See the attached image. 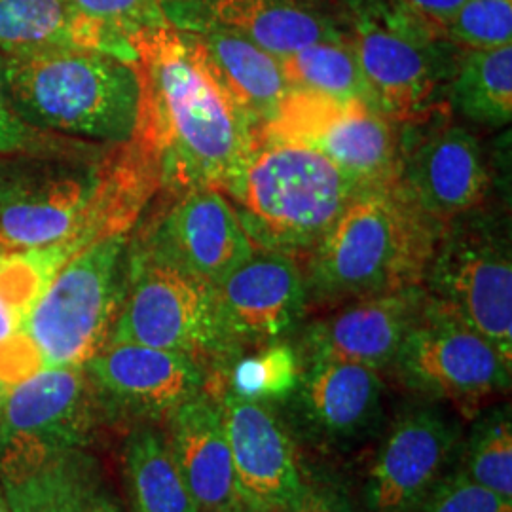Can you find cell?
Wrapping results in <instances>:
<instances>
[{
    "label": "cell",
    "mask_w": 512,
    "mask_h": 512,
    "mask_svg": "<svg viewBox=\"0 0 512 512\" xmlns=\"http://www.w3.org/2000/svg\"><path fill=\"white\" fill-rule=\"evenodd\" d=\"M129 44L141 86L129 143L165 188H219L262 129L222 92L192 31L167 23L131 35Z\"/></svg>",
    "instance_id": "obj_1"
},
{
    "label": "cell",
    "mask_w": 512,
    "mask_h": 512,
    "mask_svg": "<svg viewBox=\"0 0 512 512\" xmlns=\"http://www.w3.org/2000/svg\"><path fill=\"white\" fill-rule=\"evenodd\" d=\"M440 232L399 181L359 190L308 253V302L348 304L421 287Z\"/></svg>",
    "instance_id": "obj_2"
},
{
    "label": "cell",
    "mask_w": 512,
    "mask_h": 512,
    "mask_svg": "<svg viewBox=\"0 0 512 512\" xmlns=\"http://www.w3.org/2000/svg\"><path fill=\"white\" fill-rule=\"evenodd\" d=\"M256 249L308 255L361 190L329 158L258 135L219 188Z\"/></svg>",
    "instance_id": "obj_3"
},
{
    "label": "cell",
    "mask_w": 512,
    "mask_h": 512,
    "mask_svg": "<svg viewBox=\"0 0 512 512\" xmlns=\"http://www.w3.org/2000/svg\"><path fill=\"white\" fill-rule=\"evenodd\" d=\"M8 101L23 124L99 143H129L139 112L133 63L92 50L6 55Z\"/></svg>",
    "instance_id": "obj_4"
},
{
    "label": "cell",
    "mask_w": 512,
    "mask_h": 512,
    "mask_svg": "<svg viewBox=\"0 0 512 512\" xmlns=\"http://www.w3.org/2000/svg\"><path fill=\"white\" fill-rule=\"evenodd\" d=\"M109 344H139L192 357L222 378L239 357L220 321L215 285L139 249L129 260L126 291Z\"/></svg>",
    "instance_id": "obj_5"
},
{
    "label": "cell",
    "mask_w": 512,
    "mask_h": 512,
    "mask_svg": "<svg viewBox=\"0 0 512 512\" xmlns=\"http://www.w3.org/2000/svg\"><path fill=\"white\" fill-rule=\"evenodd\" d=\"M126 234L97 239L69 258L25 317L21 332L44 366H86L109 344L126 291Z\"/></svg>",
    "instance_id": "obj_6"
},
{
    "label": "cell",
    "mask_w": 512,
    "mask_h": 512,
    "mask_svg": "<svg viewBox=\"0 0 512 512\" xmlns=\"http://www.w3.org/2000/svg\"><path fill=\"white\" fill-rule=\"evenodd\" d=\"M423 291L512 363V260L509 236L480 213L446 224Z\"/></svg>",
    "instance_id": "obj_7"
},
{
    "label": "cell",
    "mask_w": 512,
    "mask_h": 512,
    "mask_svg": "<svg viewBox=\"0 0 512 512\" xmlns=\"http://www.w3.org/2000/svg\"><path fill=\"white\" fill-rule=\"evenodd\" d=\"M262 135L313 148L361 190L399 181V124L363 99L291 88Z\"/></svg>",
    "instance_id": "obj_8"
},
{
    "label": "cell",
    "mask_w": 512,
    "mask_h": 512,
    "mask_svg": "<svg viewBox=\"0 0 512 512\" xmlns=\"http://www.w3.org/2000/svg\"><path fill=\"white\" fill-rule=\"evenodd\" d=\"M391 368L408 389L475 418L482 404L511 389L512 363L456 315L425 296Z\"/></svg>",
    "instance_id": "obj_9"
},
{
    "label": "cell",
    "mask_w": 512,
    "mask_h": 512,
    "mask_svg": "<svg viewBox=\"0 0 512 512\" xmlns=\"http://www.w3.org/2000/svg\"><path fill=\"white\" fill-rule=\"evenodd\" d=\"M399 183L444 228L478 213L490 196L492 171L475 133L454 124L440 107L401 129Z\"/></svg>",
    "instance_id": "obj_10"
},
{
    "label": "cell",
    "mask_w": 512,
    "mask_h": 512,
    "mask_svg": "<svg viewBox=\"0 0 512 512\" xmlns=\"http://www.w3.org/2000/svg\"><path fill=\"white\" fill-rule=\"evenodd\" d=\"M374 105L395 124L431 116L437 93L452 78L459 55L448 40H429L403 31L380 16H361L349 38Z\"/></svg>",
    "instance_id": "obj_11"
},
{
    "label": "cell",
    "mask_w": 512,
    "mask_h": 512,
    "mask_svg": "<svg viewBox=\"0 0 512 512\" xmlns=\"http://www.w3.org/2000/svg\"><path fill=\"white\" fill-rule=\"evenodd\" d=\"M220 321L230 344L243 353L283 342L306 313L304 270L296 256L255 249L215 283Z\"/></svg>",
    "instance_id": "obj_12"
},
{
    "label": "cell",
    "mask_w": 512,
    "mask_h": 512,
    "mask_svg": "<svg viewBox=\"0 0 512 512\" xmlns=\"http://www.w3.org/2000/svg\"><path fill=\"white\" fill-rule=\"evenodd\" d=\"M101 408L137 421H165L209 385L192 357L139 344H107L86 365Z\"/></svg>",
    "instance_id": "obj_13"
},
{
    "label": "cell",
    "mask_w": 512,
    "mask_h": 512,
    "mask_svg": "<svg viewBox=\"0 0 512 512\" xmlns=\"http://www.w3.org/2000/svg\"><path fill=\"white\" fill-rule=\"evenodd\" d=\"M459 452V431L439 408H408L380 444L366 476L370 512H412L448 473Z\"/></svg>",
    "instance_id": "obj_14"
},
{
    "label": "cell",
    "mask_w": 512,
    "mask_h": 512,
    "mask_svg": "<svg viewBox=\"0 0 512 512\" xmlns=\"http://www.w3.org/2000/svg\"><path fill=\"white\" fill-rule=\"evenodd\" d=\"M0 484L12 512H122L86 448L2 442Z\"/></svg>",
    "instance_id": "obj_15"
},
{
    "label": "cell",
    "mask_w": 512,
    "mask_h": 512,
    "mask_svg": "<svg viewBox=\"0 0 512 512\" xmlns=\"http://www.w3.org/2000/svg\"><path fill=\"white\" fill-rule=\"evenodd\" d=\"M423 306V287L351 300L306 327L296 346L302 365L330 361L378 372L391 368Z\"/></svg>",
    "instance_id": "obj_16"
},
{
    "label": "cell",
    "mask_w": 512,
    "mask_h": 512,
    "mask_svg": "<svg viewBox=\"0 0 512 512\" xmlns=\"http://www.w3.org/2000/svg\"><path fill=\"white\" fill-rule=\"evenodd\" d=\"M143 249L215 285L253 255L256 247L230 200L217 188L200 186L179 194Z\"/></svg>",
    "instance_id": "obj_17"
},
{
    "label": "cell",
    "mask_w": 512,
    "mask_h": 512,
    "mask_svg": "<svg viewBox=\"0 0 512 512\" xmlns=\"http://www.w3.org/2000/svg\"><path fill=\"white\" fill-rule=\"evenodd\" d=\"M220 391L224 431L243 505L293 511L304 473L287 427L277 420L270 404L243 401Z\"/></svg>",
    "instance_id": "obj_18"
},
{
    "label": "cell",
    "mask_w": 512,
    "mask_h": 512,
    "mask_svg": "<svg viewBox=\"0 0 512 512\" xmlns=\"http://www.w3.org/2000/svg\"><path fill=\"white\" fill-rule=\"evenodd\" d=\"M384 391V380L374 368L319 361L304 365L300 384L285 406L306 439L342 448L374 431L382 416Z\"/></svg>",
    "instance_id": "obj_19"
},
{
    "label": "cell",
    "mask_w": 512,
    "mask_h": 512,
    "mask_svg": "<svg viewBox=\"0 0 512 512\" xmlns=\"http://www.w3.org/2000/svg\"><path fill=\"white\" fill-rule=\"evenodd\" d=\"M169 25L183 31L219 27L283 57L317 42H342L346 33L306 0H162Z\"/></svg>",
    "instance_id": "obj_20"
},
{
    "label": "cell",
    "mask_w": 512,
    "mask_h": 512,
    "mask_svg": "<svg viewBox=\"0 0 512 512\" xmlns=\"http://www.w3.org/2000/svg\"><path fill=\"white\" fill-rule=\"evenodd\" d=\"M101 410L86 366L42 368L8 389L0 414V444L29 440L86 448Z\"/></svg>",
    "instance_id": "obj_21"
},
{
    "label": "cell",
    "mask_w": 512,
    "mask_h": 512,
    "mask_svg": "<svg viewBox=\"0 0 512 512\" xmlns=\"http://www.w3.org/2000/svg\"><path fill=\"white\" fill-rule=\"evenodd\" d=\"M165 440L202 512H243L222 406L207 385L165 420Z\"/></svg>",
    "instance_id": "obj_22"
},
{
    "label": "cell",
    "mask_w": 512,
    "mask_h": 512,
    "mask_svg": "<svg viewBox=\"0 0 512 512\" xmlns=\"http://www.w3.org/2000/svg\"><path fill=\"white\" fill-rule=\"evenodd\" d=\"M57 48L92 50L128 63L135 59L128 38L82 18L67 0H0V52L33 54Z\"/></svg>",
    "instance_id": "obj_23"
},
{
    "label": "cell",
    "mask_w": 512,
    "mask_h": 512,
    "mask_svg": "<svg viewBox=\"0 0 512 512\" xmlns=\"http://www.w3.org/2000/svg\"><path fill=\"white\" fill-rule=\"evenodd\" d=\"M192 33L222 92L255 126L264 128L283 95L291 90L281 73L279 59L251 40L219 27H203Z\"/></svg>",
    "instance_id": "obj_24"
},
{
    "label": "cell",
    "mask_w": 512,
    "mask_h": 512,
    "mask_svg": "<svg viewBox=\"0 0 512 512\" xmlns=\"http://www.w3.org/2000/svg\"><path fill=\"white\" fill-rule=\"evenodd\" d=\"M124 473L133 512H202L171 456L164 431L150 423L129 433Z\"/></svg>",
    "instance_id": "obj_25"
},
{
    "label": "cell",
    "mask_w": 512,
    "mask_h": 512,
    "mask_svg": "<svg viewBox=\"0 0 512 512\" xmlns=\"http://www.w3.org/2000/svg\"><path fill=\"white\" fill-rule=\"evenodd\" d=\"M450 99L475 124L503 128L512 118V44L465 50L450 78Z\"/></svg>",
    "instance_id": "obj_26"
},
{
    "label": "cell",
    "mask_w": 512,
    "mask_h": 512,
    "mask_svg": "<svg viewBox=\"0 0 512 512\" xmlns=\"http://www.w3.org/2000/svg\"><path fill=\"white\" fill-rule=\"evenodd\" d=\"M277 59L289 88L327 93L338 99H363L374 105L349 38L317 42Z\"/></svg>",
    "instance_id": "obj_27"
},
{
    "label": "cell",
    "mask_w": 512,
    "mask_h": 512,
    "mask_svg": "<svg viewBox=\"0 0 512 512\" xmlns=\"http://www.w3.org/2000/svg\"><path fill=\"white\" fill-rule=\"evenodd\" d=\"M298 349L283 342L241 353L222 374L224 391L251 403H285L300 384Z\"/></svg>",
    "instance_id": "obj_28"
},
{
    "label": "cell",
    "mask_w": 512,
    "mask_h": 512,
    "mask_svg": "<svg viewBox=\"0 0 512 512\" xmlns=\"http://www.w3.org/2000/svg\"><path fill=\"white\" fill-rule=\"evenodd\" d=\"M459 471L476 484L512 499V416L509 404L482 408L461 446Z\"/></svg>",
    "instance_id": "obj_29"
},
{
    "label": "cell",
    "mask_w": 512,
    "mask_h": 512,
    "mask_svg": "<svg viewBox=\"0 0 512 512\" xmlns=\"http://www.w3.org/2000/svg\"><path fill=\"white\" fill-rule=\"evenodd\" d=\"M461 50H494L512 44V0H465L446 27Z\"/></svg>",
    "instance_id": "obj_30"
},
{
    "label": "cell",
    "mask_w": 512,
    "mask_h": 512,
    "mask_svg": "<svg viewBox=\"0 0 512 512\" xmlns=\"http://www.w3.org/2000/svg\"><path fill=\"white\" fill-rule=\"evenodd\" d=\"M82 18L92 19L112 33L126 37L167 25L162 0H67Z\"/></svg>",
    "instance_id": "obj_31"
},
{
    "label": "cell",
    "mask_w": 512,
    "mask_h": 512,
    "mask_svg": "<svg viewBox=\"0 0 512 512\" xmlns=\"http://www.w3.org/2000/svg\"><path fill=\"white\" fill-rule=\"evenodd\" d=\"M412 512H512V499L482 488L454 469L440 478Z\"/></svg>",
    "instance_id": "obj_32"
},
{
    "label": "cell",
    "mask_w": 512,
    "mask_h": 512,
    "mask_svg": "<svg viewBox=\"0 0 512 512\" xmlns=\"http://www.w3.org/2000/svg\"><path fill=\"white\" fill-rule=\"evenodd\" d=\"M387 23L429 40H446V27L465 0H384Z\"/></svg>",
    "instance_id": "obj_33"
},
{
    "label": "cell",
    "mask_w": 512,
    "mask_h": 512,
    "mask_svg": "<svg viewBox=\"0 0 512 512\" xmlns=\"http://www.w3.org/2000/svg\"><path fill=\"white\" fill-rule=\"evenodd\" d=\"M42 368H46L44 361L25 332L16 330L0 342V385L10 389Z\"/></svg>",
    "instance_id": "obj_34"
},
{
    "label": "cell",
    "mask_w": 512,
    "mask_h": 512,
    "mask_svg": "<svg viewBox=\"0 0 512 512\" xmlns=\"http://www.w3.org/2000/svg\"><path fill=\"white\" fill-rule=\"evenodd\" d=\"M291 512H359L346 490L323 476L304 475V486Z\"/></svg>",
    "instance_id": "obj_35"
},
{
    "label": "cell",
    "mask_w": 512,
    "mask_h": 512,
    "mask_svg": "<svg viewBox=\"0 0 512 512\" xmlns=\"http://www.w3.org/2000/svg\"><path fill=\"white\" fill-rule=\"evenodd\" d=\"M2 82H4V74L0 69V154L18 150L25 143V137H27V131H25L27 128L12 109Z\"/></svg>",
    "instance_id": "obj_36"
},
{
    "label": "cell",
    "mask_w": 512,
    "mask_h": 512,
    "mask_svg": "<svg viewBox=\"0 0 512 512\" xmlns=\"http://www.w3.org/2000/svg\"><path fill=\"white\" fill-rule=\"evenodd\" d=\"M349 8L357 12V16H380L384 14V0H344Z\"/></svg>",
    "instance_id": "obj_37"
},
{
    "label": "cell",
    "mask_w": 512,
    "mask_h": 512,
    "mask_svg": "<svg viewBox=\"0 0 512 512\" xmlns=\"http://www.w3.org/2000/svg\"><path fill=\"white\" fill-rule=\"evenodd\" d=\"M16 330H19V321L14 317V313L6 308V304L0 300V342L12 336Z\"/></svg>",
    "instance_id": "obj_38"
},
{
    "label": "cell",
    "mask_w": 512,
    "mask_h": 512,
    "mask_svg": "<svg viewBox=\"0 0 512 512\" xmlns=\"http://www.w3.org/2000/svg\"><path fill=\"white\" fill-rule=\"evenodd\" d=\"M0 512H12V507H10L8 499H6V494H4L2 484H0Z\"/></svg>",
    "instance_id": "obj_39"
},
{
    "label": "cell",
    "mask_w": 512,
    "mask_h": 512,
    "mask_svg": "<svg viewBox=\"0 0 512 512\" xmlns=\"http://www.w3.org/2000/svg\"><path fill=\"white\" fill-rule=\"evenodd\" d=\"M243 512H289L283 511V509H253V507H245Z\"/></svg>",
    "instance_id": "obj_40"
},
{
    "label": "cell",
    "mask_w": 512,
    "mask_h": 512,
    "mask_svg": "<svg viewBox=\"0 0 512 512\" xmlns=\"http://www.w3.org/2000/svg\"><path fill=\"white\" fill-rule=\"evenodd\" d=\"M6 393H8V387L0 385V414H2V406H4V399H6Z\"/></svg>",
    "instance_id": "obj_41"
}]
</instances>
